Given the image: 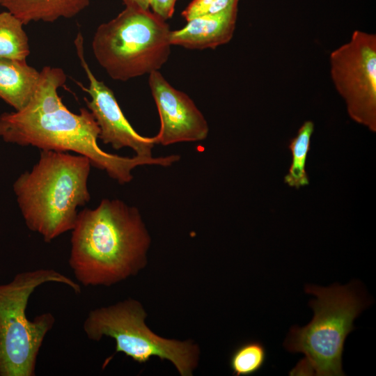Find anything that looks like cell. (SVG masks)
<instances>
[{
	"mask_svg": "<svg viewBox=\"0 0 376 376\" xmlns=\"http://www.w3.org/2000/svg\"><path fill=\"white\" fill-rule=\"evenodd\" d=\"M38 87L28 104L20 111L0 115V138L5 142L42 150L72 151L88 157L91 165L106 171L120 184L130 182L132 171L143 165L170 166L180 160L178 155L158 157H123L108 153L97 143L100 128L86 108L70 111L58 95L66 81L59 68L44 67Z\"/></svg>",
	"mask_w": 376,
	"mask_h": 376,
	"instance_id": "obj_1",
	"label": "cell"
},
{
	"mask_svg": "<svg viewBox=\"0 0 376 376\" xmlns=\"http://www.w3.org/2000/svg\"><path fill=\"white\" fill-rule=\"evenodd\" d=\"M68 263L81 285L111 286L147 264L151 238L139 209L104 198L78 212Z\"/></svg>",
	"mask_w": 376,
	"mask_h": 376,
	"instance_id": "obj_2",
	"label": "cell"
},
{
	"mask_svg": "<svg viewBox=\"0 0 376 376\" xmlns=\"http://www.w3.org/2000/svg\"><path fill=\"white\" fill-rule=\"evenodd\" d=\"M91 166L84 155L42 150L32 169L13 184L27 228L46 242L72 230L78 207L91 199L88 180Z\"/></svg>",
	"mask_w": 376,
	"mask_h": 376,
	"instance_id": "obj_3",
	"label": "cell"
},
{
	"mask_svg": "<svg viewBox=\"0 0 376 376\" xmlns=\"http://www.w3.org/2000/svg\"><path fill=\"white\" fill-rule=\"evenodd\" d=\"M305 292L315 296L309 302L314 315L305 327H292L283 343L289 352L304 355L290 375H345L342 369L345 340L368 301L358 291L357 283L328 288L307 285Z\"/></svg>",
	"mask_w": 376,
	"mask_h": 376,
	"instance_id": "obj_4",
	"label": "cell"
},
{
	"mask_svg": "<svg viewBox=\"0 0 376 376\" xmlns=\"http://www.w3.org/2000/svg\"><path fill=\"white\" fill-rule=\"evenodd\" d=\"M62 283L75 293L81 286L61 272L47 268L17 273L0 284V376H35L37 358L55 318L50 312L32 320L26 314L35 290L47 283Z\"/></svg>",
	"mask_w": 376,
	"mask_h": 376,
	"instance_id": "obj_5",
	"label": "cell"
},
{
	"mask_svg": "<svg viewBox=\"0 0 376 376\" xmlns=\"http://www.w3.org/2000/svg\"><path fill=\"white\" fill-rule=\"evenodd\" d=\"M171 31L150 9L125 7L97 28L92 49L111 78L126 81L163 66L171 53Z\"/></svg>",
	"mask_w": 376,
	"mask_h": 376,
	"instance_id": "obj_6",
	"label": "cell"
},
{
	"mask_svg": "<svg viewBox=\"0 0 376 376\" xmlns=\"http://www.w3.org/2000/svg\"><path fill=\"white\" fill-rule=\"evenodd\" d=\"M147 313L141 304L129 298L91 311L83 323L87 338L100 341L113 338L116 352H122L139 363L152 357L171 362L182 376H191L198 366L200 350L192 340L162 338L146 324Z\"/></svg>",
	"mask_w": 376,
	"mask_h": 376,
	"instance_id": "obj_7",
	"label": "cell"
},
{
	"mask_svg": "<svg viewBox=\"0 0 376 376\" xmlns=\"http://www.w3.org/2000/svg\"><path fill=\"white\" fill-rule=\"evenodd\" d=\"M334 86L350 117L376 132V36L356 30L329 56Z\"/></svg>",
	"mask_w": 376,
	"mask_h": 376,
	"instance_id": "obj_8",
	"label": "cell"
},
{
	"mask_svg": "<svg viewBox=\"0 0 376 376\" xmlns=\"http://www.w3.org/2000/svg\"><path fill=\"white\" fill-rule=\"evenodd\" d=\"M75 45L89 85L86 88L78 84L91 97V100L85 97L84 101L99 126V139L116 150L128 147L136 156L152 157V149L156 144L155 137L143 136L134 130L123 114L113 91L95 77L84 58L81 33L77 35Z\"/></svg>",
	"mask_w": 376,
	"mask_h": 376,
	"instance_id": "obj_9",
	"label": "cell"
},
{
	"mask_svg": "<svg viewBox=\"0 0 376 376\" xmlns=\"http://www.w3.org/2000/svg\"><path fill=\"white\" fill-rule=\"evenodd\" d=\"M148 75L160 120L159 130L154 136L155 143L169 146L205 139L208 124L190 97L172 86L159 70Z\"/></svg>",
	"mask_w": 376,
	"mask_h": 376,
	"instance_id": "obj_10",
	"label": "cell"
},
{
	"mask_svg": "<svg viewBox=\"0 0 376 376\" xmlns=\"http://www.w3.org/2000/svg\"><path fill=\"white\" fill-rule=\"evenodd\" d=\"M238 6L224 12L196 17L182 29L171 31V45L190 49H214L232 39L235 29Z\"/></svg>",
	"mask_w": 376,
	"mask_h": 376,
	"instance_id": "obj_11",
	"label": "cell"
},
{
	"mask_svg": "<svg viewBox=\"0 0 376 376\" xmlns=\"http://www.w3.org/2000/svg\"><path fill=\"white\" fill-rule=\"evenodd\" d=\"M40 77L26 60L0 58V98L15 111L22 110L33 96Z\"/></svg>",
	"mask_w": 376,
	"mask_h": 376,
	"instance_id": "obj_12",
	"label": "cell"
},
{
	"mask_svg": "<svg viewBox=\"0 0 376 376\" xmlns=\"http://www.w3.org/2000/svg\"><path fill=\"white\" fill-rule=\"evenodd\" d=\"M90 0H0V5L19 18L24 25L31 22H53L76 16Z\"/></svg>",
	"mask_w": 376,
	"mask_h": 376,
	"instance_id": "obj_13",
	"label": "cell"
},
{
	"mask_svg": "<svg viewBox=\"0 0 376 376\" xmlns=\"http://www.w3.org/2000/svg\"><path fill=\"white\" fill-rule=\"evenodd\" d=\"M313 131L314 123L311 120L305 121L298 130L297 135L290 141L288 149L291 152L292 162L283 181L290 187L299 189L309 185L306 162L311 150Z\"/></svg>",
	"mask_w": 376,
	"mask_h": 376,
	"instance_id": "obj_14",
	"label": "cell"
},
{
	"mask_svg": "<svg viewBox=\"0 0 376 376\" xmlns=\"http://www.w3.org/2000/svg\"><path fill=\"white\" fill-rule=\"evenodd\" d=\"M23 22L9 11L0 13V58L26 60L29 38Z\"/></svg>",
	"mask_w": 376,
	"mask_h": 376,
	"instance_id": "obj_15",
	"label": "cell"
},
{
	"mask_svg": "<svg viewBox=\"0 0 376 376\" xmlns=\"http://www.w3.org/2000/svg\"><path fill=\"white\" fill-rule=\"evenodd\" d=\"M266 358L264 345L258 340H249L233 350L230 357L229 366L234 375L249 376L262 369Z\"/></svg>",
	"mask_w": 376,
	"mask_h": 376,
	"instance_id": "obj_16",
	"label": "cell"
},
{
	"mask_svg": "<svg viewBox=\"0 0 376 376\" xmlns=\"http://www.w3.org/2000/svg\"><path fill=\"white\" fill-rule=\"evenodd\" d=\"M239 0H193L182 12L187 22L198 16L217 14L238 6Z\"/></svg>",
	"mask_w": 376,
	"mask_h": 376,
	"instance_id": "obj_17",
	"label": "cell"
},
{
	"mask_svg": "<svg viewBox=\"0 0 376 376\" xmlns=\"http://www.w3.org/2000/svg\"><path fill=\"white\" fill-rule=\"evenodd\" d=\"M177 0H149V8L156 15L166 21L172 17Z\"/></svg>",
	"mask_w": 376,
	"mask_h": 376,
	"instance_id": "obj_18",
	"label": "cell"
},
{
	"mask_svg": "<svg viewBox=\"0 0 376 376\" xmlns=\"http://www.w3.org/2000/svg\"><path fill=\"white\" fill-rule=\"evenodd\" d=\"M125 7H134L144 10H148L149 0H122Z\"/></svg>",
	"mask_w": 376,
	"mask_h": 376,
	"instance_id": "obj_19",
	"label": "cell"
}]
</instances>
